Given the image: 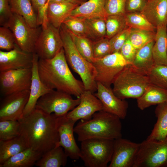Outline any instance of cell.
I'll return each mask as SVG.
<instances>
[{
	"label": "cell",
	"instance_id": "cell-17",
	"mask_svg": "<svg viewBox=\"0 0 167 167\" xmlns=\"http://www.w3.org/2000/svg\"><path fill=\"white\" fill-rule=\"evenodd\" d=\"M33 53L22 50L16 44L10 50H0V71L32 68Z\"/></svg>",
	"mask_w": 167,
	"mask_h": 167
},
{
	"label": "cell",
	"instance_id": "cell-46",
	"mask_svg": "<svg viewBox=\"0 0 167 167\" xmlns=\"http://www.w3.org/2000/svg\"><path fill=\"white\" fill-rule=\"evenodd\" d=\"M148 1V0H126L125 13L142 12Z\"/></svg>",
	"mask_w": 167,
	"mask_h": 167
},
{
	"label": "cell",
	"instance_id": "cell-41",
	"mask_svg": "<svg viewBox=\"0 0 167 167\" xmlns=\"http://www.w3.org/2000/svg\"><path fill=\"white\" fill-rule=\"evenodd\" d=\"M130 32V28L127 27L109 39L111 53L119 52L122 46L129 38Z\"/></svg>",
	"mask_w": 167,
	"mask_h": 167
},
{
	"label": "cell",
	"instance_id": "cell-12",
	"mask_svg": "<svg viewBox=\"0 0 167 167\" xmlns=\"http://www.w3.org/2000/svg\"><path fill=\"white\" fill-rule=\"evenodd\" d=\"M32 68L0 71V90L6 96L23 90H30Z\"/></svg>",
	"mask_w": 167,
	"mask_h": 167
},
{
	"label": "cell",
	"instance_id": "cell-5",
	"mask_svg": "<svg viewBox=\"0 0 167 167\" xmlns=\"http://www.w3.org/2000/svg\"><path fill=\"white\" fill-rule=\"evenodd\" d=\"M150 84L147 75L129 64L124 68L115 79L112 90L115 95L121 99H137L143 94Z\"/></svg>",
	"mask_w": 167,
	"mask_h": 167
},
{
	"label": "cell",
	"instance_id": "cell-28",
	"mask_svg": "<svg viewBox=\"0 0 167 167\" xmlns=\"http://www.w3.org/2000/svg\"><path fill=\"white\" fill-rule=\"evenodd\" d=\"M13 13L23 17L31 27L39 26L37 15L32 6L30 0H9Z\"/></svg>",
	"mask_w": 167,
	"mask_h": 167
},
{
	"label": "cell",
	"instance_id": "cell-26",
	"mask_svg": "<svg viewBox=\"0 0 167 167\" xmlns=\"http://www.w3.org/2000/svg\"><path fill=\"white\" fill-rule=\"evenodd\" d=\"M166 26L157 28L152 53L155 65H167Z\"/></svg>",
	"mask_w": 167,
	"mask_h": 167
},
{
	"label": "cell",
	"instance_id": "cell-16",
	"mask_svg": "<svg viewBox=\"0 0 167 167\" xmlns=\"http://www.w3.org/2000/svg\"><path fill=\"white\" fill-rule=\"evenodd\" d=\"M94 94L101 101L102 110L116 115L121 119L126 117L128 102L117 97L111 87L97 82L96 92Z\"/></svg>",
	"mask_w": 167,
	"mask_h": 167
},
{
	"label": "cell",
	"instance_id": "cell-37",
	"mask_svg": "<svg viewBox=\"0 0 167 167\" xmlns=\"http://www.w3.org/2000/svg\"><path fill=\"white\" fill-rule=\"evenodd\" d=\"M0 121V140H9L19 136L20 125L18 121Z\"/></svg>",
	"mask_w": 167,
	"mask_h": 167
},
{
	"label": "cell",
	"instance_id": "cell-29",
	"mask_svg": "<svg viewBox=\"0 0 167 167\" xmlns=\"http://www.w3.org/2000/svg\"><path fill=\"white\" fill-rule=\"evenodd\" d=\"M68 157L62 147L58 146L43 153L35 165L39 167L64 166Z\"/></svg>",
	"mask_w": 167,
	"mask_h": 167
},
{
	"label": "cell",
	"instance_id": "cell-10",
	"mask_svg": "<svg viewBox=\"0 0 167 167\" xmlns=\"http://www.w3.org/2000/svg\"><path fill=\"white\" fill-rule=\"evenodd\" d=\"M6 27L12 31L16 44L21 49L34 53L35 44L42 28L31 27L23 17L14 13Z\"/></svg>",
	"mask_w": 167,
	"mask_h": 167
},
{
	"label": "cell",
	"instance_id": "cell-15",
	"mask_svg": "<svg viewBox=\"0 0 167 167\" xmlns=\"http://www.w3.org/2000/svg\"><path fill=\"white\" fill-rule=\"evenodd\" d=\"M75 122L67 118L66 115L58 117V130L59 137V144L71 159L80 158V148L75 141L74 133Z\"/></svg>",
	"mask_w": 167,
	"mask_h": 167
},
{
	"label": "cell",
	"instance_id": "cell-48",
	"mask_svg": "<svg viewBox=\"0 0 167 167\" xmlns=\"http://www.w3.org/2000/svg\"><path fill=\"white\" fill-rule=\"evenodd\" d=\"M65 1H66V0H49L46 4H48L49 3L60 2Z\"/></svg>",
	"mask_w": 167,
	"mask_h": 167
},
{
	"label": "cell",
	"instance_id": "cell-23",
	"mask_svg": "<svg viewBox=\"0 0 167 167\" xmlns=\"http://www.w3.org/2000/svg\"><path fill=\"white\" fill-rule=\"evenodd\" d=\"M137 99L138 107L143 110L152 105L167 102V89L151 84Z\"/></svg>",
	"mask_w": 167,
	"mask_h": 167
},
{
	"label": "cell",
	"instance_id": "cell-31",
	"mask_svg": "<svg viewBox=\"0 0 167 167\" xmlns=\"http://www.w3.org/2000/svg\"><path fill=\"white\" fill-rule=\"evenodd\" d=\"M105 18H85L88 37L93 41L105 37L106 35Z\"/></svg>",
	"mask_w": 167,
	"mask_h": 167
},
{
	"label": "cell",
	"instance_id": "cell-19",
	"mask_svg": "<svg viewBox=\"0 0 167 167\" xmlns=\"http://www.w3.org/2000/svg\"><path fill=\"white\" fill-rule=\"evenodd\" d=\"M33 55L32 75L29 96L24 109L23 116L29 114L34 110L38 99L41 96L52 90L48 88L41 81L38 68L39 58L35 53H33Z\"/></svg>",
	"mask_w": 167,
	"mask_h": 167
},
{
	"label": "cell",
	"instance_id": "cell-14",
	"mask_svg": "<svg viewBox=\"0 0 167 167\" xmlns=\"http://www.w3.org/2000/svg\"><path fill=\"white\" fill-rule=\"evenodd\" d=\"M140 143L120 137L114 140L112 158L109 167H133Z\"/></svg>",
	"mask_w": 167,
	"mask_h": 167
},
{
	"label": "cell",
	"instance_id": "cell-38",
	"mask_svg": "<svg viewBox=\"0 0 167 167\" xmlns=\"http://www.w3.org/2000/svg\"><path fill=\"white\" fill-rule=\"evenodd\" d=\"M85 19V18L83 17L70 15L63 24L68 30L74 34L88 37Z\"/></svg>",
	"mask_w": 167,
	"mask_h": 167
},
{
	"label": "cell",
	"instance_id": "cell-13",
	"mask_svg": "<svg viewBox=\"0 0 167 167\" xmlns=\"http://www.w3.org/2000/svg\"><path fill=\"white\" fill-rule=\"evenodd\" d=\"M29 94L30 90H27L5 96L0 107V121L21 118Z\"/></svg>",
	"mask_w": 167,
	"mask_h": 167
},
{
	"label": "cell",
	"instance_id": "cell-50",
	"mask_svg": "<svg viewBox=\"0 0 167 167\" xmlns=\"http://www.w3.org/2000/svg\"><path fill=\"white\" fill-rule=\"evenodd\" d=\"M148 0V1H151V0Z\"/></svg>",
	"mask_w": 167,
	"mask_h": 167
},
{
	"label": "cell",
	"instance_id": "cell-32",
	"mask_svg": "<svg viewBox=\"0 0 167 167\" xmlns=\"http://www.w3.org/2000/svg\"><path fill=\"white\" fill-rule=\"evenodd\" d=\"M67 30L78 52L87 60L92 63L94 59L93 53V41L88 37L77 35Z\"/></svg>",
	"mask_w": 167,
	"mask_h": 167
},
{
	"label": "cell",
	"instance_id": "cell-20",
	"mask_svg": "<svg viewBox=\"0 0 167 167\" xmlns=\"http://www.w3.org/2000/svg\"><path fill=\"white\" fill-rule=\"evenodd\" d=\"M78 6L66 1L49 3L46 9V18L50 24L59 29L72 11Z\"/></svg>",
	"mask_w": 167,
	"mask_h": 167
},
{
	"label": "cell",
	"instance_id": "cell-45",
	"mask_svg": "<svg viewBox=\"0 0 167 167\" xmlns=\"http://www.w3.org/2000/svg\"><path fill=\"white\" fill-rule=\"evenodd\" d=\"M137 50L128 38L122 46L119 52L126 60L132 64Z\"/></svg>",
	"mask_w": 167,
	"mask_h": 167
},
{
	"label": "cell",
	"instance_id": "cell-44",
	"mask_svg": "<svg viewBox=\"0 0 167 167\" xmlns=\"http://www.w3.org/2000/svg\"><path fill=\"white\" fill-rule=\"evenodd\" d=\"M36 13L38 24L42 25L46 19V11L47 6V0H30Z\"/></svg>",
	"mask_w": 167,
	"mask_h": 167
},
{
	"label": "cell",
	"instance_id": "cell-35",
	"mask_svg": "<svg viewBox=\"0 0 167 167\" xmlns=\"http://www.w3.org/2000/svg\"><path fill=\"white\" fill-rule=\"evenodd\" d=\"M125 16L128 27L153 32L156 31L157 28L148 21L141 12L126 13Z\"/></svg>",
	"mask_w": 167,
	"mask_h": 167
},
{
	"label": "cell",
	"instance_id": "cell-21",
	"mask_svg": "<svg viewBox=\"0 0 167 167\" xmlns=\"http://www.w3.org/2000/svg\"><path fill=\"white\" fill-rule=\"evenodd\" d=\"M155 27L167 25V0L148 1L141 12Z\"/></svg>",
	"mask_w": 167,
	"mask_h": 167
},
{
	"label": "cell",
	"instance_id": "cell-9",
	"mask_svg": "<svg viewBox=\"0 0 167 167\" xmlns=\"http://www.w3.org/2000/svg\"><path fill=\"white\" fill-rule=\"evenodd\" d=\"M92 63L96 71V82L109 87H111L124 68L131 64L119 52L110 54L101 58H95Z\"/></svg>",
	"mask_w": 167,
	"mask_h": 167
},
{
	"label": "cell",
	"instance_id": "cell-43",
	"mask_svg": "<svg viewBox=\"0 0 167 167\" xmlns=\"http://www.w3.org/2000/svg\"><path fill=\"white\" fill-rule=\"evenodd\" d=\"M9 0H0V24L5 26L13 15Z\"/></svg>",
	"mask_w": 167,
	"mask_h": 167
},
{
	"label": "cell",
	"instance_id": "cell-39",
	"mask_svg": "<svg viewBox=\"0 0 167 167\" xmlns=\"http://www.w3.org/2000/svg\"><path fill=\"white\" fill-rule=\"evenodd\" d=\"M109 40L105 37L93 41V53L94 59L101 58L111 53Z\"/></svg>",
	"mask_w": 167,
	"mask_h": 167
},
{
	"label": "cell",
	"instance_id": "cell-7",
	"mask_svg": "<svg viewBox=\"0 0 167 167\" xmlns=\"http://www.w3.org/2000/svg\"><path fill=\"white\" fill-rule=\"evenodd\" d=\"M133 167H167V137L140 143Z\"/></svg>",
	"mask_w": 167,
	"mask_h": 167
},
{
	"label": "cell",
	"instance_id": "cell-27",
	"mask_svg": "<svg viewBox=\"0 0 167 167\" xmlns=\"http://www.w3.org/2000/svg\"><path fill=\"white\" fill-rule=\"evenodd\" d=\"M155 40L152 41L137 50L131 65L147 75L155 65L152 53Z\"/></svg>",
	"mask_w": 167,
	"mask_h": 167
},
{
	"label": "cell",
	"instance_id": "cell-4",
	"mask_svg": "<svg viewBox=\"0 0 167 167\" xmlns=\"http://www.w3.org/2000/svg\"><path fill=\"white\" fill-rule=\"evenodd\" d=\"M63 48L68 64L81 78L85 90L96 91V69L92 63L85 58L76 49L67 28L62 24L59 28Z\"/></svg>",
	"mask_w": 167,
	"mask_h": 167
},
{
	"label": "cell",
	"instance_id": "cell-30",
	"mask_svg": "<svg viewBox=\"0 0 167 167\" xmlns=\"http://www.w3.org/2000/svg\"><path fill=\"white\" fill-rule=\"evenodd\" d=\"M27 148L25 143L19 136L9 140H0V165Z\"/></svg>",
	"mask_w": 167,
	"mask_h": 167
},
{
	"label": "cell",
	"instance_id": "cell-33",
	"mask_svg": "<svg viewBox=\"0 0 167 167\" xmlns=\"http://www.w3.org/2000/svg\"><path fill=\"white\" fill-rule=\"evenodd\" d=\"M156 32L130 28L129 39L138 50L150 42L155 40Z\"/></svg>",
	"mask_w": 167,
	"mask_h": 167
},
{
	"label": "cell",
	"instance_id": "cell-22",
	"mask_svg": "<svg viewBox=\"0 0 167 167\" xmlns=\"http://www.w3.org/2000/svg\"><path fill=\"white\" fill-rule=\"evenodd\" d=\"M105 0H89L79 6L71 15L85 18H102L108 16L105 9Z\"/></svg>",
	"mask_w": 167,
	"mask_h": 167
},
{
	"label": "cell",
	"instance_id": "cell-40",
	"mask_svg": "<svg viewBox=\"0 0 167 167\" xmlns=\"http://www.w3.org/2000/svg\"><path fill=\"white\" fill-rule=\"evenodd\" d=\"M15 39L11 30L8 27L0 28V48L8 51L12 49L16 44Z\"/></svg>",
	"mask_w": 167,
	"mask_h": 167
},
{
	"label": "cell",
	"instance_id": "cell-36",
	"mask_svg": "<svg viewBox=\"0 0 167 167\" xmlns=\"http://www.w3.org/2000/svg\"><path fill=\"white\" fill-rule=\"evenodd\" d=\"M147 75L151 84L167 89V65H155Z\"/></svg>",
	"mask_w": 167,
	"mask_h": 167
},
{
	"label": "cell",
	"instance_id": "cell-49",
	"mask_svg": "<svg viewBox=\"0 0 167 167\" xmlns=\"http://www.w3.org/2000/svg\"><path fill=\"white\" fill-rule=\"evenodd\" d=\"M166 32H167V25L166 27Z\"/></svg>",
	"mask_w": 167,
	"mask_h": 167
},
{
	"label": "cell",
	"instance_id": "cell-1",
	"mask_svg": "<svg viewBox=\"0 0 167 167\" xmlns=\"http://www.w3.org/2000/svg\"><path fill=\"white\" fill-rule=\"evenodd\" d=\"M58 117L36 109L18 120L19 135L27 148L43 153L59 146Z\"/></svg>",
	"mask_w": 167,
	"mask_h": 167
},
{
	"label": "cell",
	"instance_id": "cell-34",
	"mask_svg": "<svg viewBox=\"0 0 167 167\" xmlns=\"http://www.w3.org/2000/svg\"><path fill=\"white\" fill-rule=\"evenodd\" d=\"M105 20V37L109 39L128 27L126 24L125 15H108L106 18Z\"/></svg>",
	"mask_w": 167,
	"mask_h": 167
},
{
	"label": "cell",
	"instance_id": "cell-18",
	"mask_svg": "<svg viewBox=\"0 0 167 167\" xmlns=\"http://www.w3.org/2000/svg\"><path fill=\"white\" fill-rule=\"evenodd\" d=\"M80 98L79 104L68 112L67 118L75 122L79 120H88L95 113L102 110L101 101L91 92L85 90Z\"/></svg>",
	"mask_w": 167,
	"mask_h": 167
},
{
	"label": "cell",
	"instance_id": "cell-8",
	"mask_svg": "<svg viewBox=\"0 0 167 167\" xmlns=\"http://www.w3.org/2000/svg\"><path fill=\"white\" fill-rule=\"evenodd\" d=\"M80 98H72L71 95L57 90H52L38 100L36 108L48 114L53 113L58 117L66 115L77 106Z\"/></svg>",
	"mask_w": 167,
	"mask_h": 167
},
{
	"label": "cell",
	"instance_id": "cell-25",
	"mask_svg": "<svg viewBox=\"0 0 167 167\" xmlns=\"http://www.w3.org/2000/svg\"><path fill=\"white\" fill-rule=\"evenodd\" d=\"M155 112L157 121L146 139L161 141L167 137V102L157 105Z\"/></svg>",
	"mask_w": 167,
	"mask_h": 167
},
{
	"label": "cell",
	"instance_id": "cell-47",
	"mask_svg": "<svg viewBox=\"0 0 167 167\" xmlns=\"http://www.w3.org/2000/svg\"><path fill=\"white\" fill-rule=\"evenodd\" d=\"M87 0H66V1L74 4L80 5L86 2Z\"/></svg>",
	"mask_w": 167,
	"mask_h": 167
},
{
	"label": "cell",
	"instance_id": "cell-42",
	"mask_svg": "<svg viewBox=\"0 0 167 167\" xmlns=\"http://www.w3.org/2000/svg\"><path fill=\"white\" fill-rule=\"evenodd\" d=\"M126 0H105V9L107 15H125Z\"/></svg>",
	"mask_w": 167,
	"mask_h": 167
},
{
	"label": "cell",
	"instance_id": "cell-3",
	"mask_svg": "<svg viewBox=\"0 0 167 167\" xmlns=\"http://www.w3.org/2000/svg\"><path fill=\"white\" fill-rule=\"evenodd\" d=\"M121 119L114 114L100 111L88 120H81L74 127V133L80 142L91 138L114 140L122 137Z\"/></svg>",
	"mask_w": 167,
	"mask_h": 167
},
{
	"label": "cell",
	"instance_id": "cell-11",
	"mask_svg": "<svg viewBox=\"0 0 167 167\" xmlns=\"http://www.w3.org/2000/svg\"><path fill=\"white\" fill-rule=\"evenodd\" d=\"M41 25V31L35 44L34 53L39 59H51L63 48L59 29L47 20Z\"/></svg>",
	"mask_w": 167,
	"mask_h": 167
},
{
	"label": "cell",
	"instance_id": "cell-2",
	"mask_svg": "<svg viewBox=\"0 0 167 167\" xmlns=\"http://www.w3.org/2000/svg\"><path fill=\"white\" fill-rule=\"evenodd\" d=\"M38 71L41 81L48 88L79 98L85 90L82 81L71 71L63 48L53 58L39 59Z\"/></svg>",
	"mask_w": 167,
	"mask_h": 167
},
{
	"label": "cell",
	"instance_id": "cell-24",
	"mask_svg": "<svg viewBox=\"0 0 167 167\" xmlns=\"http://www.w3.org/2000/svg\"><path fill=\"white\" fill-rule=\"evenodd\" d=\"M43 153L27 148L10 158L0 167H30L35 165Z\"/></svg>",
	"mask_w": 167,
	"mask_h": 167
},
{
	"label": "cell",
	"instance_id": "cell-6",
	"mask_svg": "<svg viewBox=\"0 0 167 167\" xmlns=\"http://www.w3.org/2000/svg\"><path fill=\"white\" fill-rule=\"evenodd\" d=\"M114 140L91 138L81 142L80 158L87 167H107L113 151Z\"/></svg>",
	"mask_w": 167,
	"mask_h": 167
}]
</instances>
